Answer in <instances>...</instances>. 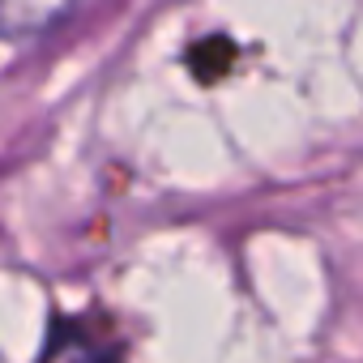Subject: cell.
I'll use <instances>...</instances> for the list:
<instances>
[{
	"mask_svg": "<svg viewBox=\"0 0 363 363\" xmlns=\"http://www.w3.org/2000/svg\"><path fill=\"white\" fill-rule=\"evenodd\" d=\"M69 9H73V0H0V35H5L9 43L39 39Z\"/></svg>",
	"mask_w": 363,
	"mask_h": 363,
	"instance_id": "obj_1",
	"label": "cell"
},
{
	"mask_svg": "<svg viewBox=\"0 0 363 363\" xmlns=\"http://www.w3.org/2000/svg\"><path fill=\"white\" fill-rule=\"evenodd\" d=\"M39 363H116V354H111L103 342L86 337L77 325H60V329L48 337V350H43Z\"/></svg>",
	"mask_w": 363,
	"mask_h": 363,
	"instance_id": "obj_2",
	"label": "cell"
}]
</instances>
